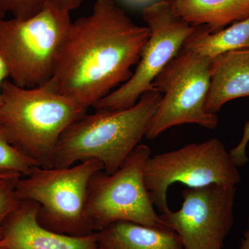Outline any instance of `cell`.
Instances as JSON below:
<instances>
[{
	"label": "cell",
	"mask_w": 249,
	"mask_h": 249,
	"mask_svg": "<svg viewBox=\"0 0 249 249\" xmlns=\"http://www.w3.org/2000/svg\"><path fill=\"white\" fill-rule=\"evenodd\" d=\"M211 58L182 47L160 71L152 88L162 95L145 134L155 139L165 131L183 124L204 128L217 127V114L204 109L210 84Z\"/></svg>",
	"instance_id": "7"
},
{
	"label": "cell",
	"mask_w": 249,
	"mask_h": 249,
	"mask_svg": "<svg viewBox=\"0 0 249 249\" xmlns=\"http://www.w3.org/2000/svg\"><path fill=\"white\" fill-rule=\"evenodd\" d=\"M249 142V120L244 125L243 134L240 142L229 152L232 161L236 166L242 167L249 161L247 155V147Z\"/></svg>",
	"instance_id": "19"
},
{
	"label": "cell",
	"mask_w": 249,
	"mask_h": 249,
	"mask_svg": "<svg viewBox=\"0 0 249 249\" xmlns=\"http://www.w3.org/2000/svg\"><path fill=\"white\" fill-rule=\"evenodd\" d=\"M127 1L132 3H142L150 1V0H127Z\"/></svg>",
	"instance_id": "24"
},
{
	"label": "cell",
	"mask_w": 249,
	"mask_h": 249,
	"mask_svg": "<svg viewBox=\"0 0 249 249\" xmlns=\"http://www.w3.org/2000/svg\"><path fill=\"white\" fill-rule=\"evenodd\" d=\"M240 249H249V217L248 219V229L244 233L241 241Z\"/></svg>",
	"instance_id": "22"
},
{
	"label": "cell",
	"mask_w": 249,
	"mask_h": 249,
	"mask_svg": "<svg viewBox=\"0 0 249 249\" xmlns=\"http://www.w3.org/2000/svg\"><path fill=\"white\" fill-rule=\"evenodd\" d=\"M4 11H3L2 6H1V1L0 0V20L4 19Z\"/></svg>",
	"instance_id": "23"
},
{
	"label": "cell",
	"mask_w": 249,
	"mask_h": 249,
	"mask_svg": "<svg viewBox=\"0 0 249 249\" xmlns=\"http://www.w3.org/2000/svg\"><path fill=\"white\" fill-rule=\"evenodd\" d=\"M87 111L46 85L22 88L6 79L1 86L0 133L37 166L54 168L62 134Z\"/></svg>",
	"instance_id": "2"
},
{
	"label": "cell",
	"mask_w": 249,
	"mask_h": 249,
	"mask_svg": "<svg viewBox=\"0 0 249 249\" xmlns=\"http://www.w3.org/2000/svg\"><path fill=\"white\" fill-rule=\"evenodd\" d=\"M19 178H0V237L5 219L19 202L16 196V183Z\"/></svg>",
	"instance_id": "18"
},
{
	"label": "cell",
	"mask_w": 249,
	"mask_h": 249,
	"mask_svg": "<svg viewBox=\"0 0 249 249\" xmlns=\"http://www.w3.org/2000/svg\"><path fill=\"white\" fill-rule=\"evenodd\" d=\"M144 179L154 206L163 213L169 210L167 194L174 183L188 188L237 186L241 176L223 142L214 138L150 156L144 168Z\"/></svg>",
	"instance_id": "8"
},
{
	"label": "cell",
	"mask_w": 249,
	"mask_h": 249,
	"mask_svg": "<svg viewBox=\"0 0 249 249\" xmlns=\"http://www.w3.org/2000/svg\"><path fill=\"white\" fill-rule=\"evenodd\" d=\"M150 156V147L141 144L114 173L100 170L91 177L86 213L93 232L119 222L165 227L156 213L144 179V168Z\"/></svg>",
	"instance_id": "6"
},
{
	"label": "cell",
	"mask_w": 249,
	"mask_h": 249,
	"mask_svg": "<svg viewBox=\"0 0 249 249\" xmlns=\"http://www.w3.org/2000/svg\"><path fill=\"white\" fill-rule=\"evenodd\" d=\"M142 14L150 36L137 68L128 80L95 106L96 110H121L134 106L144 93L152 89L156 77L176 56L196 27L177 14L173 0L153 3L144 8Z\"/></svg>",
	"instance_id": "9"
},
{
	"label": "cell",
	"mask_w": 249,
	"mask_h": 249,
	"mask_svg": "<svg viewBox=\"0 0 249 249\" xmlns=\"http://www.w3.org/2000/svg\"><path fill=\"white\" fill-rule=\"evenodd\" d=\"M204 109L217 114L236 98L249 96V49L229 51L211 58Z\"/></svg>",
	"instance_id": "12"
},
{
	"label": "cell",
	"mask_w": 249,
	"mask_h": 249,
	"mask_svg": "<svg viewBox=\"0 0 249 249\" xmlns=\"http://www.w3.org/2000/svg\"><path fill=\"white\" fill-rule=\"evenodd\" d=\"M100 170L103 165L95 160L68 168L36 166L18 180L16 198L38 205L37 222L48 230L74 237L91 235L87 195L91 177Z\"/></svg>",
	"instance_id": "5"
},
{
	"label": "cell",
	"mask_w": 249,
	"mask_h": 249,
	"mask_svg": "<svg viewBox=\"0 0 249 249\" xmlns=\"http://www.w3.org/2000/svg\"><path fill=\"white\" fill-rule=\"evenodd\" d=\"M96 234L100 249H183L178 234L166 227L119 222Z\"/></svg>",
	"instance_id": "13"
},
{
	"label": "cell",
	"mask_w": 249,
	"mask_h": 249,
	"mask_svg": "<svg viewBox=\"0 0 249 249\" xmlns=\"http://www.w3.org/2000/svg\"><path fill=\"white\" fill-rule=\"evenodd\" d=\"M183 47L211 58L229 51L249 49V17L216 33H210L204 26L196 27Z\"/></svg>",
	"instance_id": "15"
},
{
	"label": "cell",
	"mask_w": 249,
	"mask_h": 249,
	"mask_svg": "<svg viewBox=\"0 0 249 249\" xmlns=\"http://www.w3.org/2000/svg\"><path fill=\"white\" fill-rule=\"evenodd\" d=\"M9 78V73H8L6 67L5 66L4 62L0 58V98H1V86L3 82L5 80Z\"/></svg>",
	"instance_id": "21"
},
{
	"label": "cell",
	"mask_w": 249,
	"mask_h": 249,
	"mask_svg": "<svg viewBox=\"0 0 249 249\" xmlns=\"http://www.w3.org/2000/svg\"><path fill=\"white\" fill-rule=\"evenodd\" d=\"M70 14L50 2L27 19L0 20V58L13 83L34 88L49 81L72 22Z\"/></svg>",
	"instance_id": "4"
},
{
	"label": "cell",
	"mask_w": 249,
	"mask_h": 249,
	"mask_svg": "<svg viewBox=\"0 0 249 249\" xmlns=\"http://www.w3.org/2000/svg\"><path fill=\"white\" fill-rule=\"evenodd\" d=\"M3 11L14 18L27 19L37 14L51 2V0H1Z\"/></svg>",
	"instance_id": "17"
},
{
	"label": "cell",
	"mask_w": 249,
	"mask_h": 249,
	"mask_svg": "<svg viewBox=\"0 0 249 249\" xmlns=\"http://www.w3.org/2000/svg\"><path fill=\"white\" fill-rule=\"evenodd\" d=\"M83 1V0H51V2L58 9L69 13L78 9Z\"/></svg>",
	"instance_id": "20"
},
{
	"label": "cell",
	"mask_w": 249,
	"mask_h": 249,
	"mask_svg": "<svg viewBox=\"0 0 249 249\" xmlns=\"http://www.w3.org/2000/svg\"><path fill=\"white\" fill-rule=\"evenodd\" d=\"M177 14L194 27L216 33L249 17V0H173Z\"/></svg>",
	"instance_id": "14"
},
{
	"label": "cell",
	"mask_w": 249,
	"mask_h": 249,
	"mask_svg": "<svg viewBox=\"0 0 249 249\" xmlns=\"http://www.w3.org/2000/svg\"><path fill=\"white\" fill-rule=\"evenodd\" d=\"M39 206L19 201L3 223L0 249H100L96 232L83 237L48 230L37 222Z\"/></svg>",
	"instance_id": "11"
},
{
	"label": "cell",
	"mask_w": 249,
	"mask_h": 249,
	"mask_svg": "<svg viewBox=\"0 0 249 249\" xmlns=\"http://www.w3.org/2000/svg\"><path fill=\"white\" fill-rule=\"evenodd\" d=\"M161 97L152 89L128 109H98L82 116L59 139L54 168L95 160L102 163L106 173H114L146 134Z\"/></svg>",
	"instance_id": "3"
},
{
	"label": "cell",
	"mask_w": 249,
	"mask_h": 249,
	"mask_svg": "<svg viewBox=\"0 0 249 249\" xmlns=\"http://www.w3.org/2000/svg\"><path fill=\"white\" fill-rule=\"evenodd\" d=\"M150 36L113 0H96L92 12L72 22L55 70L46 83L86 109L132 76Z\"/></svg>",
	"instance_id": "1"
},
{
	"label": "cell",
	"mask_w": 249,
	"mask_h": 249,
	"mask_svg": "<svg viewBox=\"0 0 249 249\" xmlns=\"http://www.w3.org/2000/svg\"><path fill=\"white\" fill-rule=\"evenodd\" d=\"M36 166L35 162L19 153L0 133V178L27 176Z\"/></svg>",
	"instance_id": "16"
},
{
	"label": "cell",
	"mask_w": 249,
	"mask_h": 249,
	"mask_svg": "<svg viewBox=\"0 0 249 249\" xmlns=\"http://www.w3.org/2000/svg\"><path fill=\"white\" fill-rule=\"evenodd\" d=\"M236 191L217 184L186 188L180 209L160 214V220L178 234L183 249H222L233 225Z\"/></svg>",
	"instance_id": "10"
}]
</instances>
